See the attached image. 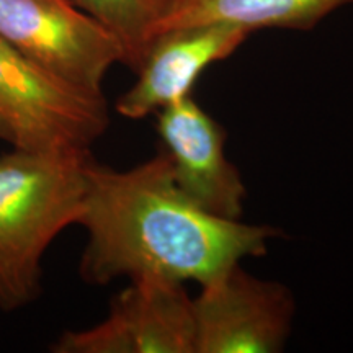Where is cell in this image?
Masks as SVG:
<instances>
[{
	"label": "cell",
	"mask_w": 353,
	"mask_h": 353,
	"mask_svg": "<svg viewBox=\"0 0 353 353\" xmlns=\"http://www.w3.org/2000/svg\"><path fill=\"white\" fill-rule=\"evenodd\" d=\"M193 312L195 353H276L291 334L294 299L285 285L236 263L201 285Z\"/></svg>",
	"instance_id": "obj_5"
},
{
	"label": "cell",
	"mask_w": 353,
	"mask_h": 353,
	"mask_svg": "<svg viewBox=\"0 0 353 353\" xmlns=\"http://www.w3.org/2000/svg\"><path fill=\"white\" fill-rule=\"evenodd\" d=\"M0 120L13 148L90 152L110 114L103 95L48 76L0 38Z\"/></svg>",
	"instance_id": "obj_3"
},
{
	"label": "cell",
	"mask_w": 353,
	"mask_h": 353,
	"mask_svg": "<svg viewBox=\"0 0 353 353\" xmlns=\"http://www.w3.org/2000/svg\"><path fill=\"white\" fill-rule=\"evenodd\" d=\"M90 152L13 148L0 156V309L17 311L41 293V262L79 223Z\"/></svg>",
	"instance_id": "obj_2"
},
{
	"label": "cell",
	"mask_w": 353,
	"mask_h": 353,
	"mask_svg": "<svg viewBox=\"0 0 353 353\" xmlns=\"http://www.w3.org/2000/svg\"><path fill=\"white\" fill-rule=\"evenodd\" d=\"M156 117V130L179 188L208 213L241 219L247 190L224 151L223 126L192 95L159 110Z\"/></svg>",
	"instance_id": "obj_7"
},
{
	"label": "cell",
	"mask_w": 353,
	"mask_h": 353,
	"mask_svg": "<svg viewBox=\"0 0 353 353\" xmlns=\"http://www.w3.org/2000/svg\"><path fill=\"white\" fill-rule=\"evenodd\" d=\"M87 231L81 276L164 278L205 285L247 257H262L280 236L272 226L219 218L185 195L164 149L128 170L90 157L79 223Z\"/></svg>",
	"instance_id": "obj_1"
},
{
	"label": "cell",
	"mask_w": 353,
	"mask_h": 353,
	"mask_svg": "<svg viewBox=\"0 0 353 353\" xmlns=\"http://www.w3.org/2000/svg\"><path fill=\"white\" fill-rule=\"evenodd\" d=\"M353 0H167L154 34L180 26L228 23L249 30H311ZM152 34V37H154Z\"/></svg>",
	"instance_id": "obj_9"
},
{
	"label": "cell",
	"mask_w": 353,
	"mask_h": 353,
	"mask_svg": "<svg viewBox=\"0 0 353 353\" xmlns=\"http://www.w3.org/2000/svg\"><path fill=\"white\" fill-rule=\"evenodd\" d=\"M101 23L125 50V64L138 69L167 0H70Z\"/></svg>",
	"instance_id": "obj_10"
},
{
	"label": "cell",
	"mask_w": 353,
	"mask_h": 353,
	"mask_svg": "<svg viewBox=\"0 0 353 353\" xmlns=\"http://www.w3.org/2000/svg\"><path fill=\"white\" fill-rule=\"evenodd\" d=\"M193 298L183 283L164 278L131 280L113 299L107 319L85 330H69L56 353H195Z\"/></svg>",
	"instance_id": "obj_6"
},
{
	"label": "cell",
	"mask_w": 353,
	"mask_h": 353,
	"mask_svg": "<svg viewBox=\"0 0 353 353\" xmlns=\"http://www.w3.org/2000/svg\"><path fill=\"white\" fill-rule=\"evenodd\" d=\"M0 38L48 76L94 95L125 64L121 43L70 0H0Z\"/></svg>",
	"instance_id": "obj_4"
},
{
	"label": "cell",
	"mask_w": 353,
	"mask_h": 353,
	"mask_svg": "<svg viewBox=\"0 0 353 353\" xmlns=\"http://www.w3.org/2000/svg\"><path fill=\"white\" fill-rule=\"evenodd\" d=\"M250 34L228 23L180 26L154 34L134 70L138 79L117 100V112L141 120L192 95L201 74L234 54Z\"/></svg>",
	"instance_id": "obj_8"
},
{
	"label": "cell",
	"mask_w": 353,
	"mask_h": 353,
	"mask_svg": "<svg viewBox=\"0 0 353 353\" xmlns=\"http://www.w3.org/2000/svg\"><path fill=\"white\" fill-rule=\"evenodd\" d=\"M0 139L8 141V143H10V132H8L7 126L3 125V121H2V120H0Z\"/></svg>",
	"instance_id": "obj_11"
}]
</instances>
